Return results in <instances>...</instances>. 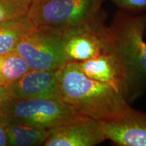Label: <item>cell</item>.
Wrapping results in <instances>:
<instances>
[{"instance_id": "9a60e30c", "label": "cell", "mask_w": 146, "mask_h": 146, "mask_svg": "<svg viewBox=\"0 0 146 146\" xmlns=\"http://www.w3.org/2000/svg\"><path fill=\"white\" fill-rule=\"evenodd\" d=\"M106 1V0H105ZM118 8L127 12H139L146 10V0H109Z\"/></svg>"}, {"instance_id": "52a82bcc", "label": "cell", "mask_w": 146, "mask_h": 146, "mask_svg": "<svg viewBox=\"0 0 146 146\" xmlns=\"http://www.w3.org/2000/svg\"><path fill=\"white\" fill-rule=\"evenodd\" d=\"M101 122L81 116L49 129L44 146H94L106 140Z\"/></svg>"}, {"instance_id": "3957f363", "label": "cell", "mask_w": 146, "mask_h": 146, "mask_svg": "<svg viewBox=\"0 0 146 146\" xmlns=\"http://www.w3.org/2000/svg\"><path fill=\"white\" fill-rule=\"evenodd\" d=\"M83 116L59 99L9 98L0 106V119L50 129Z\"/></svg>"}, {"instance_id": "ba28073f", "label": "cell", "mask_w": 146, "mask_h": 146, "mask_svg": "<svg viewBox=\"0 0 146 146\" xmlns=\"http://www.w3.org/2000/svg\"><path fill=\"white\" fill-rule=\"evenodd\" d=\"M107 139L118 145L146 146V114L131 108L114 119L101 122Z\"/></svg>"}, {"instance_id": "6da1fadb", "label": "cell", "mask_w": 146, "mask_h": 146, "mask_svg": "<svg viewBox=\"0 0 146 146\" xmlns=\"http://www.w3.org/2000/svg\"><path fill=\"white\" fill-rule=\"evenodd\" d=\"M57 79L60 100L83 116L106 122L131 108L116 89L85 75L78 62L64 65L58 71Z\"/></svg>"}, {"instance_id": "e0dca14e", "label": "cell", "mask_w": 146, "mask_h": 146, "mask_svg": "<svg viewBox=\"0 0 146 146\" xmlns=\"http://www.w3.org/2000/svg\"><path fill=\"white\" fill-rule=\"evenodd\" d=\"M10 98L6 87L0 85V106Z\"/></svg>"}, {"instance_id": "2e32d148", "label": "cell", "mask_w": 146, "mask_h": 146, "mask_svg": "<svg viewBox=\"0 0 146 146\" xmlns=\"http://www.w3.org/2000/svg\"><path fill=\"white\" fill-rule=\"evenodd\" d=\"M6 145H8L6 132H5L4 125L0 120V146Z\"/></svg>"}, {"instance_id": "ac0fdd59", "label": "cell", "mask_w": 146, "mask_h": 146, "mask_svg": "<svg viewBox=\"0 0 146 146\" xmlns=\"http://www.w3.org/2000/svg\"><path fill=\"white\" fill-rule=\"evenodd\" d=\"M3 55H1V54H0V66H1V62H2V59H3Z\"/></svg>"}, {"instance_id": "8992f818", "label": "cell", "mask_w": 146, "mask_h": 146, "mask_svg": "<svg viewBox=\"0 0 146 146\" xmlns=\"http://www.w3.org/2000/svg\"><path fill=\"white\" fill-rule=\"evenodd\" d=\"M14 51L25 58L31 70H58L67 63L60 29L37 27L19 42Z\"/></svg>"}, {"instance_id": "277c9868", "label": "cell", "mask_w": 146, "mask_h": 146, "mask_svg": "<svg viewBox=\"0 0 146 146\" xmlns=\"http://www.w3.org/2000/svg\"><path fill=\"white\" fill-rule=\"evenodd\" d=\"M105 0H32L27 15L37 27L64 30L87 21Z\"/></svg>"}, {"instance_id": "7c38bea8", "label": "cell", "mask_w": 146, "mask_h": 146, "mask_svg": "<svg viewBox=\"0 0 146 146\" xmlns=\"http://www.w3.org/2000/svg\"><path fill=\"white\" fill-rule=\"evenodd\" d=\"M4 125L8 145L39 146L44 145L49 129L0 119Z\"/></svg>"}, {"instance_id": "4fadbf2b", "label": "cell", "mask_w": 146, "mask_h": 146, "mask_svg": "<svg viewBox=\"0 0 146 146\" xmlns=\"http://www.w3.org/2000/svg\"><path fill=\"white\" fill-rule=\"evenodd\" d=\"M31 70L25 58L15 51L3 55L0 66V85L10 86Z\"/></svg>"}, {"instance_id": "5b68a950", "label": "cell", "mask_w": 146, "mask_h": 146, "mask_svg": "<svg viewBox=\"0 0 146 146\" xmlns=\"http://www.w3.org/2000/svg\"><path fill=\"white\" fill-rule=\"evenodd\" d=\"M106 14L101 8L87 21L62 30L64 56L68 62H81L107 50L110 41Z\"/></svg>"}, {"instance_id": "8fae6325", "label": "cell", "mask_w": 146, "mask_h": 146, "mask_svg": "<svg viewBox=\"0 0 146 146\" xmlns=\"http://www.w3.org/2000/svg\"><path fill=\"white\" fill-rule=\"evenodd\" d=\"M36 27L27 14L0 23V54L13 52L19 42Z\"/></svg>"}, {"instance_id": "7a4b0ae2", "label": "cell", "mask_w": 146, "mask_h": 146, "mask_svg": "<svg viewBox=\"0 0 146 146\" xmlns=\"http://www.w3.org/2000/svg\"><path fill=\"white\" fill-rule=\"evenodd\" d=\"M107 50L115 55L125 73L128 101L146 87V14L118 12L109 26Z\"/></svg>"}, {"instance_id": "5bb4252c", "label": "cell", "mask_w": 146, "mask_h": 146, "mask_svg": "<svg viewBox=\"0 0 146 146\" xmlns=\"http://www.w3.org/2000/svg\"><path fill=\"white\" fill-rule=\"evenodd\" d=\"M32 0H0V23L27 14Z\"/></svg>"}, {"instance_id": "9c48e42d", "label": "cell", "mask_w": 146, "mask_h": 146, "mask_svg": "<svg viewBox=\"0 0 146 146\" xmlns=\"http://www.w3.org/2000/svg\"><path fill=\"white\" fill-rule=\"evenodd\" d=\"M58 70H31L19 81L5 87L9 96L16 99L52 98L60 100L57 79Z\"/></svg>"}, {"instance_id": "30bf717a", "label": "cell", "mask_w": 146, "mask_h": 146, "mask_svg": "<svg viewBox=\"0 0 146 146\" xmlns=\"http://www.w3.org/2000/svg\"><path fill=\"white\" fill-rule=\"evenodd\" d=\"M78 65L88 77L113 87L127 100L128 90L125 73L112 52L106 50L91 59L78 62Z\"/></svg>"}]
</instances>
